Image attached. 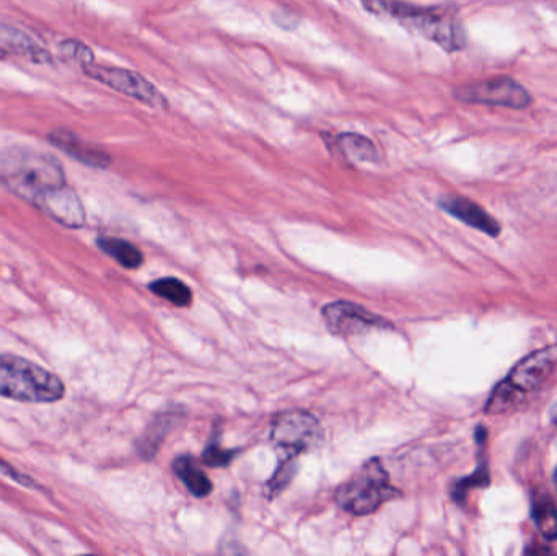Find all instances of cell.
I'll return each mask as SVG.
<instances>
[{
  "label": "cell",
  "mask_w": 557,
  "mask_h": 556,
  "mask_svg": "<svg viewBox=\"0 0 557 556\" xmlns=\"http://www.w3.org/2000/svg\"><path fill=\"white\" fill-rule=\"evenodd\" d=\"M61 51L64 52L67 58H72L74 61H77V64L81 65V67H85V65L95 62L91 49L87 48L84 42L75 41V39H71V41H65L64 45H61Z\"/></svg>",
  "instance_id": "44dd1931"
},
{
  "label": "cell",
  "mask_w": 557,
  "mask_h": 556,
  "mask_svg": "<svg viewBox=\"0 0 557 556\" xmlns=\"http://www.w3.org/2000/svg\"><path fill=\"white\" fill-rule=\"evenodd\" d=\"M455 97L467 103L499 104L516 110H522L532 103L529 90L519 82L507 77L463 85L455 90Z\"/></svg>",
  "instance_id": "ba28073f"
},
{
  "label": "cell",
  "mask_w": 557,
  "mask_h": 556,
  "mask_svg": "<svg viewBox=\"0 0 557 556\" xmlns=\"http://www.w3.org/2000/svg\"><path fill=\"white\" fill-rule=\"evenodd\" d=\"M0 183L65 227L85 224L84 206L74 189L69 188L64 169L45 150L28 146L0 150Z\"/></svg>",
  "instance_id": "6da1fadb"
},
{
  "label": "cell",
  "mask_w": 557,
  "mask_h": 556,
  "mask_svg": "<svg viewBox=\"0 0 557 556\" xmlns=\"http://www.w3.org/2000/svg\"><path fill=\"white\" fill-rule=\"evenodd\" d=\"M295 470H297V462H295V457H285V459L282 460L281 466L277 467L273 479L268 482L267 493L270 498L278 495V493H282V490L287 489L288 483H290L292 479H294Z\"/></svg>",
  "instance_id": "d6986e66"
},
{
  "label": "cell",
  "mask_w": 557,
  "mask_h": 556,
  "mask_svg": "<svg viewBox=\"0 0 557 556\" xmlns=\"http://www.w3.org/2000/svg\"><path fill=\"white\" fill-rule=\"evenodd\" d=\"M441 208L448 214L457 218L458 221L465 222L470 227L478 228V231L486 232L490 235H499L500 227L496 219L491 218L486 211L476 202L470 201L460 196H447L441 199Z\"/></svg>",
  "instance_id": "8fae6325"
},
{
  "label": "cell",
  "mask_w": 557,
  "mask_h": 556,
  "mask_svg": "<svg viewBox=\"0 0 557 556\" xmlns=\"http://www.w3.org/2000/svg\"><path fill=\"white\" fill-rule=\"evenodd\" d=\"M334 146L347 160L354 162L373 163L379 162L380 153L375 144L369 137L359 133H341L334 137Z\"/></svg>",
  "instance_id": "4fadbf2b"
},
{
  "label": "cell",
  "mask_w": 557,
  "mask_h": 556,
  "mask_svg": "<svg viewBox=\"0 0 557 556\" xmlns=\"http://www.w3.org/2000/svg\"><path fill=\"white\" fill-rule=\"evenodd\" d=\"M323 440V430L313 415L307 411H288L278 415L271 428V441L287 456L314 449Z\"/></svg>",
  "instance_id": "8992f818"
},
{
  "label": "cell",
  "mask_w": 557,
  "mask_h": 556,
  "mask_svg": "<svg viewBox=\"0 0 557 556\" xmlns=\"http://www.w3.org/2000/svg\"><path fill=\"white\" fill-rule=\"evenodd\" d=\"M172 427L173 418L163 415V417L157 418V420L147 428L146 433L143 434L139 443H137V449H139V454L144 459H152V457L156 456L160 444L163 443V437L169 434Z\"/></svg>",
  "instance_id": "2e32d148"
},
{
  "label": "cell",
  "mask_w": 557,
  "mask_h": 556,
  "mask_svg": "<svg viewBox=\"0 0 557 556\" xmlns=\"http://www.w3.org/2000/svg\"><path fill=\"white\" fill-rule=\"evenodd\" d=\"M235 454H237L235 450L222 449V447L219 446L218 437H214L211 444L206 447L202 460L211 467H225L234 460Z\"/></svg>",
  "instance_id": "ffe728a7"
},
{
  "label": "cell",
  "mask_w": 557,
  "mask_h": 556,
  "mask_svg": "<svg viewBox=\"0 0 557 556\" xmlns=\"http://www.w3.org/2000/svg\"><path fill=\"white\" fill-rule=\"evenodd\" d=\"M533 518H535L536 528L542 532L543 538L548 541L557 539V508L552 499H542L536 502L533 508Z\"/></svg>",
  "instance_id": "ac0fdd59"
},
{
  "label": "cell",
  "mask_w": 557,
  "mask_h": 556,
  "mask_svg": "<svg viewBox=\"0 0 557 556\" xmlns=\"http://www.w3.org/2000/svg\"><path fill=\"white\" fill-rule=\"evenodd\" d=\"M150 291L178 307H188L191 304V289L176 277H163V280L153 281L150 284Z\"/></svg>",
  "instance_id": "e0dca14e"
},
{
  "label": "cell",
  "mask_w": 557,
  "mask_h": 556,
  "mask_svg": "<svg viewBox=\"0 0 557 556\" xmlns=\"http://www.w3.org/2000/svg\"><path fill=\"white\" fill-rule=\"evenodd\" d=\"M173 472L176 473L180 480L185 483L186 489L191 492V495L198 498H205L212 492L211 480L208 479L205 472L196 466L191 457H180L173 462Z\"/></svg>",
  "instance_id": "5bb4252c"
},
{
  "label": "cell",
  "mask_w": 557,
  "mask_h": 556,
  "mask_svg": "<svg viewBox=\"0 0 557 556\" xmlns=\"http://www.w3.org/2000/svg\"><path fill=\"white\" fill-rule=\"evenodd\" d=\"M557 374V345L527 356L510 372L509 378L496 388L486 410L500 415L516 407L525 395L545 387Z\"/></svg>",
  "instance_id": "277c9868"
},
{
  "label": "cell",
  "mask_w": 557,
  "mask_h": 556,
  "mask_svg": "<svg viewBox=\"0 0 557 556\" xmlns=\"http://www.w3.org/2000/svg\"><path fill=\"white\" fill-rule=\"evenodd\" d=\"M555 483H556V489H557V472H556V477H555Z\"/></svg>",
  "instance_id": "cb8c5ba5"
},
{
  "label": "cell",
  "mask_w": 557,
  "mask_h": 556,
  "mask_svg": "<svg viewBox=\"0 0 557 556\" xmlns=\"http://www.w3.org/2000/svg\"><path fill=\"white\" fill-rule=\"evenodd\" d=\"M10 58L28 59L38 64L51 61L48 51L36 45L26 33L12 26H0V61Z\"/></svg>",
  "instance_id": "7c38bea8"
},
{
  "label": "cell",
  "mask_w": 557,
  "mask_h": 556,
  "mask_svg": "<svg viewBox=\"0 0 557 556\" xmlns=\"http://www.w3.org/2000/svg\"><path fill=\"white\" fill-rule=\"evenodd\" d=\"M324 322L333 335L341 338L362 335L373 329L389 326L388 320L367 312L363 307L350 302H334L324 307Z\"/></svg>",
  "instance_id": "9c48e42d"
},
{
  "label": "cell",
  "mask_w": 557,
  "mask_h": 556,
  "mask_svg": "<svg viewBox=\"0 0 557 556\" xmlns=\"http://www.w3.org/2000/svg\"><path fill=\"white\" fill-rule=\"evenodd\" d=\"M360 3L372 15L396 20L445 51H458L465 46L463 28L450 7L414 5L406 0H360Z\"/></svg>",
  "instance_id": "7a4b0ae2"
},
{
  "label": "cell",
  "mask_w": 557,
  "mask_h": 556,
  "mask_svg": "<svg viewBox=\"0 0 557 556\" xmlns=\"http://www.w3.org/2000/svg\"><path fill=\"white\" fill-rule=\"evenodd\" d=\"M0 472H2L3 475L9 477L13 482L20 483L22 486H26V489H36V486H38L32 479H29L28 475L20 473L15 467L10 466V464H7L5 460L2 459H0Z\"/></svg>",
  "instance_id": "7402d4cb"
},
{
  "label": "cell",
  "mask_w": 557,
  "mask_h": 556,
  "mask_svg": "<svg viewBox=\"0 0 557 556\" xmlns=\"http://www.w3.org/2000/svg\"><path fill=\"white\" fill-rule=\"evenodd\" d=\"M49 143L54 144L62 152L71 156L77 162L91 169H108L111 163V156L100 147L85 143L81 137L67 129H54L48 134Z\"/></svg>",
  "instance_id": "30bf717a"
},
{
  "label": "cell",
  "mask_w": 557,
  "mask_h": 556,
  "mask_svg": "<svg viewBox=\"0 0 557 556\" xmlns=\"http://www.w3.org/2000/svg\"><path fill=\"white\" fill-rule=\"evenodd\" d=\"M552 420H553V423L556 424L557 427V404L555 405V407H553V410H552Z\"/></svg>",
  "instance_id": "603a6c76"
},
{
  "label": "cell",
  "mask_w": 557,
  "mask_h": 556,
  "mask_svg": "<svg viewBox=\"0 0 557 556\" xmlns=\"http://www.w3.org/2000/svg\"><path fill=\"white\" fill-rule=\"evenodd\" d=\"M82 69L94 81L100 82V84L107 85V87L113 88L120 94L127 95V97L140 101L147 107H169L165 95L152 82L147 81L144 75L137 74V72L129 71V69L103 67V65H97L95 62Z\"/></svg>",
  "instance_id": "52a82bcc"
},
{
  "label": "cell",
  "mask_w": 557,
  "mask_h": 556,
  "mask_svg": "<svg viewBox=\"0 0 557 556\" xmlns=\"http://www.w3.org/2000/svg\"><path fill=\"white\" fill-rule=\"evenodd\" d=\"M65 395L58 375L15 355H0V397L23 404H54Z\"/></svg>",
  "instance_id": "3957f363"
},
{
  "label": "cell",
  "mask_w": 557,
  "mask_h": 556,
  "mask_svg": "<svg viewBox=\"0 0 557 556\" xmlns=\"http://www.w3.org/2000/svg\"><path fill=\"white\" fill-rule=\"evenodd\" d=\"M97 245L101 251L110 255L121 267L127 268V270H137L144 263L143 251L136 245L123 240V238L100 237Z\"/></svg>",
  "instance_id": "9a60e30c"
},
{
  "label": "cell",
  "mask_w": 557,
  "mask_h": 556,
  "mask_svg": "<svg viewBox=\"0 0 557 556\" xmlns=\"http://www.w3.org/2000/svg\"><path fill=\"white\" fill-rule=\"evenodd\" d=\"M396 492L398 490L389 483L385 467L372 459L363 464L349 482L337 490L336 502L350 515L366 516L395 498Z\"/></svg>",
  "instance_id": "5b68a950"
}]
</instances>
